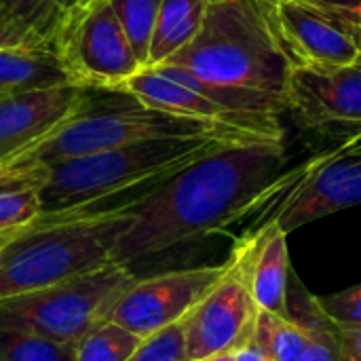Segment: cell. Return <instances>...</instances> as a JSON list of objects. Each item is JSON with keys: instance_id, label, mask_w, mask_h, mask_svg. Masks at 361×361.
<instances>
[{"instance_id": "obj_1", "label": "cell", "mask_w": 361, "mask_h": 361, "mask_svg": "<svg viewBox=\"0 0 361 361\" xmlns=\"http://www.w3.org/2000/svg\"><path fill=\"white\" fill-rule=\"evenodd\" d=\"M283 140L228 142L121 205L129 224L112 262L133 271L150 256L220 233L243 220L283 171Z\"/></svg>"}, {"instance_id": "obj_2", "label": "cell", "mask_w": 361, "mask_h": 361, "mask_svg": "<svg viewBox=\"0 0 361 361\" xmlns=\"http://www.w3.org/2000/svg\"><path fill=\"white\" fill-rule=\"evenodd\" d=\"M165 63L288 112L294 61L283 42L275 0H207L197 36Z\"/></svg>"}, {"instance_id": "obj_3", "label": "cell", "mask_w": 361, "mask_h": 361, "mask_svg": "<svg viewBox=\"0 0 361 361\" xmlns=\"http://www.w3.org/2000/svg\"><path fill=\"white\" fill-rule=\"evenodd\" d=\"M228 142L218 135L146 140L44 165L40 216L82 214L121 207L188 163ZM38 216V218H40Z\"/></svg>"}, {"instance_id": "obj_4", "label": "cell", "mask_w": 361, "mask_h": 361, "mask_svg": "<svg viewBox=\"0 0 361 361\" xmlns=\"http://www.w3.org/2000/svg\"><path fill=\"white\" fill-rule=\"evenodd\" d=\"M218 135L235 140H271L233 125L148 108L125 91L82 87L78 110L49 137L11 165H51L146 140Z\"/></svg>"}, {"instance_id": "obj_5", "label": "cell", "mask_w": 361, "mask_h": 361, "mask_svg": "<svg viewBox=\"0 0 361 361\" xmlns=\"http://www.w3.org/2000/svg\"><path fill=\"white\" fill-rule=\"evenodd\" d=\"M127 224L129 216L121 207L40 216L0 247V300L112 262Z\"/></svg>"}, {"instance_id": "obj_6", "label": "cell", "mask_w": 361, "mask_h": 361, "mask_svg": "<svg viewBox=\"0 0 361 361\" xmlns=\"http://www.w3.org/2000/svg\"><path fill=\"white\" fill-rule=\"evenodd\" d=\"M137 279L118 262L63 279L42 290L0 300V330L76 345L108 317L116 298Z\"/></svg>"}, {"instance_id": "obj_7", "label": "cell", "mask_w": 361, "mask_h": 361, "mask_svg": "<svg viewBox=\"0 0 361 361\" xmlns=\"http://www.w3.org/2000/svg\"><path fill=\"white\" fill-rule=\"evenodd\" d=\"M361 203V131L281 171L256 201L252 231L275 222L288 235Z\"/></svg>"}, {"instance_id": "obj_8", "label": "cell", "mask_w": 361, "mask_h": 361, "mask_svg": "<svg viewBox=\"0 0 361 361\" xmlns=\"http://www.w3.org/2000/svg\"><path fill=\"white\" fill-rule=\"evenodd\" d=\"M49 49L78 87L118 91L144 68L108 0H85L61 13Z\"/></svg>"}, {"instance_id": "obj_9", "label": "cell", "mask_w": 361, "mask_h": 361, "mask_svg": "<svg viewBox=\"0 0 361 361\" xmlns=\"http://www.w3.org/2000/svg\"><path fill=\"white\" fill-rule=\"evenodd\" d=\"M258 307L250 283V256L237 243L222 277L182 317L184 361H199L235 351L254 332Z\"/></svg>"}, {"instance_id": "obj_10", "label": "cell", "mask_w": 361, "mask_h": 361, "mask_svg": "<svg viewBox=\"0 0 361 361\" xmlns=\"http://www.w3.org/2000/svg\"><path fill=\"white\" fill-rule=\"evenodd\" d=\"M222 267H199L152 277H137L108 311V322L142 341L178 324L222 277Z\"/></svg>"}, {"instance_id": "obj_11", "label": "cell", "mask_w": 361, "mask_h": 361, "mask_svg": "<svg viewBox=\"0 0 361 361\" xmlns=\"http://www.w3.org/2000/svg\"><path fill=\"white\" fill-rule=\"evenodd\" d=\"M288 112L309 131H361V61L343 66H294L288 82Z\"/></svg>"}, {"instance_id": "obj_12", "label": "cell", "mask_w": 361, "mask_h": 361, "mask_svg": "<svg viewBox=\"0 0 361 361\" xmlns=\"http://www.w3.org/2000/svg\"><path fill=\"white\" fill-rule=\"evenodd\" d=\"M277 21L294 66L361 61V30L313 0H275Z\"/></svg>"}, {"instance_id": "obj_13", "label": "cell", "mask_w": 361, "mask_h": 361, "mask_svg": "<svg viewBox=\"0 0 361 361\" xmlns=\"http://www.w3.org/2000/svg\"><path fill=\"white\" fill-rule=\"evenodd\" d=\"M118 91L129 93L148 108L233 125L271 140H283L279 116L237 112L190 87L173 66H146L133 74Z\"/></svg>"}, {"instance_id": "obj_14", "label": "cell", "mask_w": 361, "mask_h": 361, "mask_svg": "<svg viewBox=\"0 0 361 361\" xmlns=\"http://www.w3.org/2000/svg\"><path fill=\"white\" fill-rule=\"evenodd\" d=\"M82 87L55 85L0 95V167L32 150L80 106Z\"/></svg>"}, {"instance_id": "obj_15", "label": "cell", "mask_w": 361, "mask_h": 361, "mask_svg": "<svg viewBox=\"0 0 361 361\" xmlns=\"http://www.w3.org/2000/svg\"><path fill=\"white\" fill-rule=\"evenodd\" d=\"M279 224L269 222L241 237V245L250 256L252 296L260 311H269L294 319L288 309V241Z\"/></svg>"}, {"instance_id": "obj_16", "label": "cell", "mask_w": 361, "mask_h": 361, "mask_svg": "<svg viewBox=\"0 0 361 361\" xmlns=\"http://www.w3.org/2000/svg\"><path fill=\"white\" fill-rule=\"evenodd\" d=\"M42 180L44 165H6L0 171V235L38 220Z\"/></svg>"}, {"instance_id": "obj_17", "label": "cell", "mask_w": 361, "mask_h": 361, "mask_svg": "<svg viewBox=\"0 0 361 361\" xmlns=\"http://www.w3.org/2000/svg\"><path fill=\"white\" fill-rule=\"evenodd\" d=\"M207 0H161L146 66H161L201 30Z\"/></svg>"}, {"instance_id": "obj_18", "label": "cell", "mask_w": 361, "mask_h": 361, "mask_svg": "<svg viewBox=\"0 0 361 361\" xmlns=\"http://www.w3.org/2000/svg\"><path fill=\"white\" fill-rule=\"evenodd\" d=\"M74 85L49 49H0V95Z\"/></svg>"}, {"instance_id": "obj_19", "label": "cell", "mask_w": 361, "mask_h": 361, "mask_svg": "<svg viewBox=\"0 0 361 361\" xmlns=\"http://www.w3.org/2000/svg\"><path fill=\"white\" fill-rule=\"evenodd\" d=\"M252 338L273 361H298L307 345V332L298 319H288L260 309Z\"/></svg>"}, {"instance_id": "obj_20", "label": "cell", "mask_w": 361, "mask_h": 361, "mask_svg": "<svg viewBox=\"0 0 361 361\" xmlns=\"http://www.w3.org/2000/svg\"><path fill=\"white\" fill-rule=\"evenodd\" d=\"M142 343L144 341L133 332L125 330L114 322L104 319L74 345V360L127 361L142 347Z\"/></svg>"}, {"instance_id": "obj_21", "label": "cell", "mask_w": 361, "mask_h": 361, "mask_svg": "<svg viewBox=\"0 0 361 361\" xmlns=\"http://www.w3.org/2000/svg\"><path fill=\"white\" fill-rule=\"evenodd\" d=\"M108 2L118 23L123 25L135 57L146 68L161 0H108Z\"/></svg>"}, {"instance_id": "obj_22", "label": "cell", "mask_w": 361, "mask_h": 361, "mask_svg": "<svg viewBox=\"0 0 361 361\" xmlns=\"http://www.w3.org/2000/svg\"><path fill=\"white\" fill-rule=\"evenodd\" d=\"M0 361H76L74 345L0 330Z\"/></svg>"}, {"instance_id": "obj_23", "label": "cell", "mask_w": 361, "mask_h": 361, "mask_svg": "<svg viewBox=\"0 0 361 361\" xmlns=\"http://www.w3.org/2000/svg\"><path fill=\"white\" fill-rule=\"evenodd\" d=\"M309 307L311 311L305 319H298L307 332V345L298 361H341L338 328L319 309L315 296H309Z\"/></svg>"}, {"instance_id": "obj_24", "label": "cell", "mask_w": 361, "mask_h": 361, "mask_svg": "<svg viewBox=\"0 0 361 361\" xmlns=\"http://www.w3.org/2000/svg\"><path fill=\"white\" fill-rule=\"evenodd\" d=\"M0 11L32 27L51 47V36L61 17L53 0H0Z\"/></svg>"}, {"instance_id": "obj_25", "label": "cell", "mask_w": 361, "mask_h": 361, "mask_svg": "<svg viewBox=\"0 0 361 361\" xmlns=\"http://www.w3.org/2000/svg\"><path fill=\"white\" fill-rule=\"evenodd\" d=\"M127 361H184V328L182 319L169 328L148 336Z\"/></svg>"}, {"instance_id": "obj_26", "label": "cell", "mask_w": 361, "mask_h": 361, "mask_svg": "<svg viewBox=\"0 0 361 361\" xmlns=\"http://www.w3.org/2000/svg\"><path fill=\"white\" fill-rule=\"evenodd\" d=\"M326 317L338 328H361V283L332 296H315Z\"/></svg>"}, {"instance_id": "obj_27", "label": "cell", "mask_w": 361, "mask_h": 361, "mask_svg": "<svg viewBox=\"0 0 361 361\" xmlns=\"http://www.w3.org/2000/svg\"><path fill=\"white\" fill-rule=\"evenodd\" d=\"M0 49H49V42L32 27L0 11Z\"/></svg>"}, {"instance_id": "obj_28", "label": "cell", "mask_w": 361, "mask_h": 361, "mask_svg": "<svg viewBox=\"0 0 361 361\" xmlns=\"http://www.w3.org/2000/svg\"><path fill=\"white\" fill-rule=\"evenodd\" d=\"M338 345L341 361H361V328H338Z\"/></svg>"}, {"instance_id": "obj_29", "label": "cell", "mask_w": 361, "mask_h": 361, "mask_svg": "<svg viewBox=\"0 0 361 361\" xmlns=\"http://www.w3.org/2000/svg\"><path fill=\"white\" fill-rule=\"evenodd\" d=\"M313 2L336 11L338 15L353 21L361 30V0H313Z\"/></svg>"}, {"instance_id": "obj_30", "label": "cell", "mask_w": 361, "mask_h": 361, "mask_svg": "<svg viewBox=\"0 0 361 361\" xmlns=\"http://www.w3.org/2000/svg\"><path fill=\"white\" fill-rule=\"evenodd\" d=\"M233 355H235V361H273L258 345H256V341L250 336L241 347H237L235 351H233Z\"/></svg>"}, {"instance_id": "obj_31", "label": "cell", "mask_w": 361, "mask_h": 361, "mask_svg": "<svg viewBox=\"0 0 361 361\" xmlns=\"http://www.w3.org/2000/svg\"><path fill=\"white\" fill-rule=\"evenodd\" d=\"M53 2H55V8H57L59 15H61V13L70 11L72 6H76V4H80V2H85V0H53Z\"/></svg>"}, {"instance_id": "obj_32", "label": "cell", "mask_w": 361, "mask_h": 361, "mask_svg": "<svg viewBox=\"0 0 361 361\" xmlns=\"http://www.w3.org/2000/svg\"><path fill=\"white\" fill-rule=\"evenodd\" d=\"M199 361H235V355H233V351H224V353H216V355H209V357Z\"/></svg>"}, {"instance_id": "obj_33", "label": "cell", "mask_w": 361, "mask_h": 361, "mask_svg": "<svg viewBox=\"0 0 361 361\" xmlns=\"http://www.w3.org/2000/svg\"><path fill=\"white\" fill-rule=\"evenodd\" d=\"M13 235H15V233H4V235H0V247H2V245H4Z\"/></svg>"}, {"instance_id": "obj_34", "label": "cell", "mask_w": 361, "mask_h": 361, "mask_svg": "<svg viewBox=\"0 0 361 361\" xmlns=\"http://www.w3.org/2000/svg\"><path fill=\"white\" fill-rule=\"evenodd\" d=\"M4 167H6V165H4ZM4 167H0V171H2V169H4Z\"/></svg>"}]
</instances>
